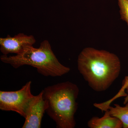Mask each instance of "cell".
<instances>
[{
    "mask_svg": "<svg viewBox=\"0 0 128 128\" xmlns=\"http://www.w3.org/2000/svg\"><path fill=\"white\" fill-rule=\"evenodd\" d=\"M121 19L127 24L128 28V0H118Z\"/></svg>",
    "mask_w": 128,
    "mask_h": 128,
    "instance_id": "9",
    "label": "cell"
},
{
    "mask_svg": "<svg viewBox=\"0 0 128 128\" xmlns=\"http://www.w3.org/2000/svg\"><path fill=\"white\" fill-rule=\"evenodd\" d=\"M128 85V76H125V78L123 81L122 83V87L120 90L115 95L113 98H111V100L112 102H113L114 100L117 98L121 97H126L127 96V93L125 92L126 88Z\"/></svg>",
    "mask_w": 128,
    "mask_h": 128,
    "instance_id": "10",
    "label": "cell"
},
{
    "mask_svg": "<svg viewBox=\"0 0 128 128\" xmlns=\"http://www.w3.org/2000/svg\"><path fill=\"white\" fill-rule=\"evenodd\" d=\"M36 40L33 35L19 33L12 37L9 34L0 38V50L4 55L9 54H20L25 47L33 46Z\"/></svg>",
    "mask_w": 128,
    "mask_h": 128,
    "instance_id": "6",
    "label": "cell"
},
{
    "mask_svg": "<svg viewBox=\"0 0 128 128\" xmlns=\"http://www.w3.org/2000/svg\"><path fill=\"white\" fill-rule=\"evenodd\" d=\"M48 108V103L44 98L42 90L38 95L34 96L28 106L22 128H41L42 118Z\"/></svg>",
    "mask_w": 128,
    "mask_h": 128,
    "instance_id": "5",
    "label": "cell"
},
{
    "mask_svg": "<svg viewBox=\"0 0 128 128\" xmlns=\"http://www.w3.org/2000/svg\"><path fill=\"white\" fill-rule=\"evenodd\" d=\"M114 107L108 108L111 116L119 118L123 124V128H128V102L124 106H121L118 104H114Z\"/></svg>",
    "mask_w": 128,
    "mask_h": 128,
    "instance_id": "8",
    "label": "cell"
},
{
    "mask_svg": "<svg viewBox=\"0 0 128 128\" xmlns=\"http://www.w3.org/2000/svg\"><path fill=\"white\" fill-rule=\"evenodd\" d=\"M32 82L15 91H0V109L12 111L25 118L28 106L34 96L31 92Z\"/></svg>",
    "mask_w": 128,
    "mask_h": 128,
    "instance_id": "4",
    "label": "cell"
},
{
    "mask_svg": "<svg viewBox=\"0 0 128 128\" xmlns=\"http://www.w3.org/2000/svg\"><path fill=\"white\" fill-rule=\"evenodd\" d=\"M105 112L102 118H92L88 122V127L90 128H123L122 123L119 118L111 116L108 110Z\"/></svg>",
    "mask_w": 128,
    "mask_h": 128,
    "instance_id": "7",
    "label": "cell"
},
{
    "mask_svg": "<svg viewBox=\"0 0 128 128\" xmlns=\"http://www.w3.org/2000/svg\"><path fill=\"white\" fill-rule=\"evenodd\" d=\"M0 59L16 69L24 65L32 66L44 76H61L70 71V68L64 66L59 61L47 40L43 41L39 48L28 46L19 54L9 56L3 54Z\"/></svg>",
    "mask_w": 128,
    "mask_h": 128,
    "instance_id": "3",
    "label": "cell"
},
{
    "mask_svg": "<svg viewBox=\"0 0 128 128\" xmlns=\"http://www.w3.org/2000/svg\"><path fill=\"white\" fill-rule=\"evenodd\" d=\"M43 91L44 98L47 102L46 112L55 122L58 128H74L77 108L79 87L69 81L47 86Z\"/></svg>",
    "mask_w": 128,
    "mask_h": 128,
    "instance_id": "2",
    "label": "cell"
},
{
    "mask_svg": "<svg viewBox=\"0 0 128 128\" xmlns=\"http://www.w3.org/2000/svg\"><path fill=\"white\" fill-rule=\"evenodd\" d=\"M77 62L79 72L89 86L97 92L107 90L121 71L119 58L106 50L85 48L78 56Z\"/></svg>",
    "mask_w": 128,
    "mask_h": 128,
    "instance_id": "1",
    "label": "cell"
},
{
    "mask_svg": "<svg viewBox=\"0 0 128 128\" xmlns=\"http://www.w3.org/2000/svg\"><path fill=\"white\" fill-rule=\"evenodd\" d=\"M126 93H127V96L125 97L124 101V105H125L128 102V85L127 87L126 88Z\"/></svg>",
    "mask_w": 128,
    "mask_h": 128,
    "instance_id": "11",
    "label": "cell"
}]
</instances>
